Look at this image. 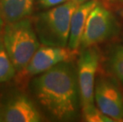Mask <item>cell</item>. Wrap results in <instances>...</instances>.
Returning <instances> with one entry per match:
<instances>
[{
	"label": "cell",
	"instance_id": "17",
	"mask_svg": "<svg viewBox=\"0 0 123 122\" xmlns=\"http://www.w3.org/2000/svg\"><path fill=\"white\" fill-rule=\"evenodd\" d=\"M0 121H3V104L0 102Z\"/></svg>",
	"mask_w": 123,
	"mask_h": 122
},
{
	"label": "cell",
	"instance_id": "12",
	"mask_svg": "<svg viewBox=\"0 0 123 122\" xmlns=\"http://www.w3.org/2000/svg\"><path fill=\"white\" fill-rule=\"evenodd\" d=\"M16 69L5 48L3 41L0 36V84L11 80L15 76Z\"/></svg>",
	"mask_w": 123,
	"mask_h": 122
},
{
	"label": "cell",
	"instance_id": "18",
	"mask_svg": "<svg viewBox=\"0 0 123 122\" xmlns=\"http://www.w3.org/2000/svg\"><path fill=\"white\" fill-rule=\"evenodd\" d=\"M75 2H77L78 4H81V3H83V2H87V1H89V0H75Z\"/></svg>",
	"mask_w": 123,
	"mask_h": 122
},
{
	"label": "cell",
	"instance_id": "11",
	"mask_svg": "<svg viewBox=\"0 0 123 122\" xmlns=\"http://www.w3.org/2000/svg\"><path fill=\"white\" fill-rule=\"evenodd\" d=\"M105 67L110 75L114 77L123 87V45H112L105 59Z\"/></svg>",
	"mask_w": 123,
	"mask_h": 122
},
{
	"label": "cell",
	"instance_id": "8",
	"mask_svg": "<svg viewBox=\"0 0 123 122\" xmlns=\"http://www.w3.org/2000/svg\"><path fill=\"white\" fill-rule=\"evenodd\" d=\"M43 116L35 103L26 94L14 93L3 104V121L39 122Z\"/></svg>",
	"mask_w": 123,
	"mask_h": 122
},
{
	"label": "cell",
	"instance_id": "9",
	"mask_svg": "<svg viewBox=\"0 0 123 122\" xmlns=\"http://www.w3.org/2000/svg\"><path fill=\"white\" fill-rule=\"evenodd\" d=\"M98 2V0H89L78 5L75 8L71 20L70 35L68 47L72 49L79 50L81 37L84 31L87 17Z\"/></svg>",
	"mask_w": 123,
	"mask_h": 122
},
{
	"label": "cell",
	"instance_id": "1",
	"mask_svg": "<svg viewBox=\"0 0 123 122\" xmlns=\"http://www.w3.org/2000/svg\"><path fill=\"white\" fill-rule=\"evenodd\" d=\"M30 90L52 119L72 121L79 116L81 98L74 61L60 63L36 75L30 82Z\"/></svg>",
	"mask_w": 123,
	"mask_h": 122
},
{
	"label": "cell",
	"instance_id": "7",
	"mask_svg": "<svg viewBox=\"0 0 123 122\" xmlns=\"http://www.w3.org/2000/svg\"><path fill=\"white\" fill-rule=\"evenodd\" d=\"M79 54L80 50L72 49L69 47L41 45L26 67L18 74L27 79L43 73L60 63L74 61L79 56Z\"/></svg>",
	"mask_w": 123,
	"mask_h": 122
},
{
	"label": "cell",
	"instance_id": "3",
	"mask_svg": "<svg viewBox=\"0 0 123 122\" xmlns=\"http://www.w3.org/2000/svg\"><path fill=\"white\" fill-rule=\"evenodd\" d=\"M2 38L18 73L26 67L41 45L30 17L5 24Z\"/></svg>",
	"mask_w": 123,
	"mask_h": 122
},
{
	"label": "cell",
	"instance_id": "15",
	"mask_svg": "<svg viewBox=\"0 0 123 122\" xmlns=\"http://www.w3.org/2000/svg\"><path fill=\"white\" fill-rule=\"evenodd\" d=\"M69 0H37V3L41 8L49 9L52 7L59 6Z\"/></svg>",
	"mask_w": 123,
	"mask_h": 122
},
{
	"label": "cell",
	"instance_id": "4",
	"mask_svg": "<svg viewBox=\"0 0 123 122\" xmlns=\"http://www.w3.org/2000/svg\"><path fill=\"white\" fill-rule=\"evenodd\" d=\"M120 25L111 11L98 2L87 17L80 41V51L111 41L118 35Z\"/></svg>",
	"mask_w": 123,
	"mask_h": 122
},
{
	"label": "cell",
	"instance_id": "10",
	"mask_svg": "<svg viewBox=\"0 0 123 122\" xmlns=\"http://www.w3.org/2000/svg\"><path fill=\"white\" fill-rule=\"evenodd\" d=\"M34 0H0V13L5 23H13L30 17Z\"/></svg>",
	"mask_w": 123,
	"mask_h": 122
},
{
	"label": "cell",
	"instance_id": "16",
	"mask_svg": "<svg viewBox=\"0 0 123 122\" xmlns=\"http://www.w3.org/2000/svg\"><path fill=\"white\" fill-rule=\"evenodd\" d=\"M4 24H6V23H5V21L3 20V18H2L1 13H0V34H1L2 33V31H3V29L5 26Z\"/></svg>",
	"mask_w": 123,
	"mask_h": 122
},
{
	"label": "cell",
	"instance_id": "6",
	"mask_svg": "<svg viewBox=\"0 0 123 122\" xmlns=\"http://www.w3.org/2000/svg\"><path fill=\"white\" fill-rule=\"evenodd\" d=\"M111 75L97 76L95 85V102L103 113L114 121H123V90Z\"/></svg>",
	"mask_w": 123,
	"mask_h": 122
},
{
	"label": "cell",
	"instance_id": "14",
	"mask_svg": "<svg viewBox=\"0 0 123 122\" xmlns=\"http://www.w3.org/2000/svg\"><path fill=\"white\" fill-rule=\"evenodd\" d=\"M98 1L110 10L123 9V0H98Z\"/></svg>",
	"mask_w": 123,
	"mask_h": 122
},
{
	"label": "cell",
	"instance_id": "5",
	"mask_svg": "<svg viewBox=\"0 0 123 122\" xmlns=\"http://www.w3.org/2000/svg\"><path fill=\"white\" fill-rule=\"evenodd\" d=\"M100 60L101 54L97 46L80 51L76 67L81 110L95 105V85Z\"/></svg>",
	"mask_w": 123,
	"mask_h": 122
},
{
	"label": "cell",
	"instance_id": "2",
	"mask_svg": "<svg viewBox=\"0 0 123 122\" xmlns=\"http://www.w3.org/2000/svg\"><path fill=\"white\" fill-rule=\"evenodd\" d=\"M78 5L75 0H69L35 15L33 23L41 45L68 47L71 20Z\"/></svg>",
	"mask_w": 123,
	"mask_h": 122
},
{
	"label": "cell",
	"instance_id": "13",
	"mask_svg": "<svg viewBox=\"0 0 123 122\" xmlns=\"http://www.w3.org/2000/svg\"><path fill=\"white\" fill-rule=\"evenodd\" d=\"M83 121L87 122H114L109 116L103 113L95 105L81 110Z\"/></svg>",
	"mask_w": 123,
	"mask_h": 122
}]
</instances>
